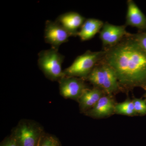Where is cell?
Masks as SVG:
<instances>
[{
	"instance_id": "obj_1",
	"label": "cell",
	"mask_w": 146,
	"mask_h": 146,
	"mask_svg": "<svg viewBox=\"0 0 146 146\" xmlns=\"http://www.w3.org/2000/svg\"><path fill=\"white\" fill-rule=\"evenodd\" d=\"M100 61L114 71L120 86L131 89L146 90V52L132 36H126L117 44L104 49Z\"/></svg>"
},
{
	"instance_id": "obj_2",
	"label": "cell",
	"mask_w": 146,
	"mask_h": 146,
	"mask_svg": "<svg viewBox=\"0 0 146 146\" xmlns=\"http://www.w3.org/2000/svg\"><path fill=\"white\" fill-rule=\"evenodd\" d=\"M65 56L58 50L51 48L38 54V65L45 76L53 81H59L65 76L62 69Z\"/></svg>"
},
{
	"instance_id": "obj_3",
	"label": "cell",
	"mask_w": 146,
	"mask_h": 146,
	"mask_svg": "<svg viewBox=\"0 0 146 146\" xmlns=\"http://www.w3.org/2000/svg\"><path fill=\"white\" fill-rule=\"evenodd\" d=\"M44 129L32 120L22 119L13 129L11 135L18 146H38Z\"/></svg>"
},
{
	"instance_id": "obj_4",
	"label": "cell",
	"mask_w": 146,
	"mask_h": 146,
	"mask_svg": "<svg viewBox=\"0 0 146 146\" xmlns=\"http://www.w3.org/2000/svg\"><path fill=\"white\" fill-rule=\"evenodd\" d=\"M104 52V50L98 52L87 50L77 56L72 64L63 70L65 76L75 77L86 80Z\"/></svg>"
},
{
	"instance_id": "obj_5",
	"label": "cell",
	"mask_w": 146,
	"mask_h": 146,
	"mask_svg": "<svg viewBox=\"0 0 146 146\" xmlns=\"http://www.w3.org/2000/svg\"><path fill=\"white\" fill-rule=\"evenodd\" d=\"M58 82L60 95L66 99L77 102L84 90L88 88L84 80L79 78L65 76Z\"/></svg>"
},
{
	"instance_id": "obj_6",
	"label": "cell",
	"mask_w": 146,
	"mask_h": 146,
	"mask_svg": "<svg viewBox=\"0 0 146 146\" xmlns=\"http://www.w3.org/2000/svg\"><path fill=\"white\" fill-rule=\"evenodd\" d=\"M70 34L56 21H46L44 29V39L52 48L58 50L60 46L68 42Z\"/></svg>"
},
{
	"instance_id": "obj_7",
	"label": "cell",
	"mask_w": 146,
	"mask_h": 146,
	"mask_svg": "<svg viewBox=\"0 0 146 146\" xmlns=\"http://www.w3.org/2000/svg\"><path fill=\"white\" fill-rule=\"evenodd\" d=\"M126 25L117 26L108 23H104L100 32V39L104 49L113 46L131 33L126 30Z\"/></svg>"
},
{
	"instance_id": "obj_8",
	"label": "cell",
	"mask_w": 146,
	"mask_h": 146,
	"mask_svg": "<svg viewBox=\"0 0 146 146\" xmlns=\"http://www.w3.org/2000/svg\"><path fill=\"white\" fill-rule=\"evenodd\" d=\"M115 105L112 96L105 94L93 108L84 113L92 118L106 117L115 113Z\"/></svg>"
},
{
	"instance_id": "obj_9",
	"label": "cell",
	"mask_w": 146,
	"mask_h": 146,
	"mask_svg": "<svg viewBox=\"0 0 146 146\" xmlns=\"http://www.w3.org/2000/svg\"><path fill=\"white\" fill-rule=\"evenodd\" d=\"M86 19L77 12H67L60 15L56 21L60 24L71 36H76Z\"/></svg>"
},
{
	"instance_id": "obj_10",
	"label": "cell",
	"mask_w": 146,
	"mask_h": 146,
	"mask_svg": "<svg viewBox=\"0 0 146 146\" xmlns=\"http://www.w3.org/2000/svg\"><path fill=\"white\" fill-rule=\"evenodd\" d=\"M127 9L126 18V26L134 27L141 29H146V17L132 0L127 1Z\"/></svg>"
},
{
	"instance_id": "obj_11",
	"label": "cell",
	"mask_w": 146,
	"mask_h": 146,
	"mask_svg": "<svg viewBox=\"0 0 146 146\" xmlns=\"http://www.w3.org/2000/svg\"><path fill=\"white\" fill-rule=\"evenodd\" d=\"M105 94L102 90L95 86L85 89L78 101L81 112L85 113L93 108Z\"/></svg>"
},
{
	"instance_id": "obj_12",
	"label": "cell",
	"mask_w": 146,
	"mask_h": 146,
	"mask_svg": "<svg viewBox=\"0 0 146 146\" xmlns=\"http://www.w3.org/2000/svg\"><path fill=\"white\" fill-rule=\"evenodd\" d=\"M102 64L104 71V83L102 90L106 94L112 96L119 90L120 86L117 78L114 71L106 63L99 61Z\"/></svg>"
},
{
	"instance_id": "obj_13",
	"label": "cell",
	"mask_w": 146,
	"mask_h": 146,
	"mask_svg": "<svg viewBox=\"0 0 146 146\" xmlns=\"http://www.w3.org/2000/svg\"><path fill=\"white\" fill-rule=\"evenodd\" d=\"M104 23L102 21L95 19L88 18L84 22L78 36L82 41L89 40L93 38L102 28Z\"/></svg>"
},
{
	"instance_id": "obj_14",
	"label": "cell",
	"mask_w": 146,
	"mask_h": 146,
	"mask_svg": "<svg viewBox=\"0 0 146 146\" xmlns=\"http://www.w3.org/2000/svg\"><path fill=\"white\" fill-rule=\"evenodd\" d=\"M115 113L119 115L133 116L138 115L135 111L133 101L127 100L115 105Z\"/></svg>"
},
{
	"instance_id": "obj_15",
	"label": "cell",
	"mask_w": 146,
	"mask_h": 146,
	"mask_svg": "<svg viewBox=\"0 0 146 146\" xmlns=\"http://www.w3.org/2000/svg\"><path fill=\"white\" fill-rule=\"evenodd\" d=\"M38 146H61V144L56 136L44 132L39 141Z\"/></svg>"
},
{
	"instance_id": "obj_16",
	"label": "cell",
	"mask_w": 146,
	"mask_h": 146,
	"mask_svg": "<svg viewBox=\"0 0 146 146\" xmlns=\"http://www.w3.org/2000/svg\"><path fill=\"white\" fill-rule=\"evenodd\" d=\"M132 101L134 109L137 115H146V100L134 98Z\"/></svg>"
},
{
	"instance_id": "obj_17",
	"label": "cell",
	"mask_w": 146,
	"mask_h": 146,
	"mask_svg": "<svg viewBox=\"0 0 146 146\" xmlns=\"http://www.w3.org/2000/svg\"><path fill=\"white\" fill-rule=\"evenodd\" d=\"M132 36L141 48L146 52V33L132 34Z\"/></svg>"
},
{
	"instance_id": "obj_18",
	"label": "cell",
	"mask_w": 146,
	"mask_h": 146,
	"mask_svg": "<svg viewBox=\"0 0 146 146\" xmlns=\"http://www.w3.org/2000/svg\"><path fill=\"white\" fill-rule=\"evenodd\" d=\"M0 146H18L12 135L6 138L1 142Z\"/></svg>"
},
{
	"instance_id": "obj_19",
	"label": "cell",
	"mask_w": 146,
	"mask_h": 146,
	"mask_svg": "<svg viewBox=\"0 0 146 146\" xmlns=\"http://www.w3.org/2000/svg\"><path fill=\"white\" fill-rule=\"evenodd\" d=\"M145 98H146V94H145Z\"/></svg>"
}]
</instances>
